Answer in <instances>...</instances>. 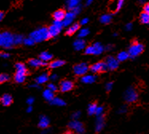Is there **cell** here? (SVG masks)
Returning <instances> with one entry per match:
<instances>
[{
	"label": "cell",
	"mask_w": 149,
	"mask_h": 134,
	"mask_svg": "<svg viewBox=\"0 0 149 134\" xmlns=\"http://www.w3.org/2000/svg\"><path fill=\"white\" fill-rule=\"evenodd\" d=\"M93 1V0H86V3H87V5H89V4H91Z\"/></svg>",
	"instance_id": "52"
},
{
	"label": "cell",
	"mask_w": 149,
	"mask_h": 134,
	"mask_svg": "<svg viewBox=\"0 0 149 134\" xmlns=\"http://www.w3.org/2000/svg\"><path fill=\"white\" fill-rule=\"evenodd\" d=\"M23 43H24L25 45H26V46H32L34 44V41H33L31 38H25L24 41H23Z\"/></svg>",
	"instance_id": "38"
},
{
	"label": "cell",
	"mask_w": 149,
	"mask_h": 134,
	"mask_svg": "<svg viewBox=\"0 0 149 134\" xmlns=\"http://www.w3.org/2000/svg\"><path fill=\"white\" fill-rule=\"evenodd\" d=\"M1 55H2V57H3V58H9L10 56L8 54H5V53H4V54H2Z\"/></svg>",
	"instance_id": "51"
},
{
	"label": "cell",
	"mask_w": 149,
	"mask_h": 134,
	"mask_svg": "<svg viewBox=\"0 0 149 134\" xmlns=\"http://www.w3.org/2000/svg\"><path fill=\"white\" fill-rule=\"evenodd\" d=\"M30 38H31L34 41V43H41L45 40L49 39L51 37L49 35L48 29L46 27H42L33 31L30 34Z\"/></svg>",
	"instance_id": "1"
},
{
	"label": "cell",
	"mask_w": 149,
	"mask_h": 134,
	"mask_svg": "<svg viewBox=\"0 0 149 134\" xmlns=\"http://www.w3.org/2000/svg\"><path fill=\"white\" fill-rule=\"evenodd\" d=\"M128 58H129V55H128V52L122 51L120 53H119L116 59L118 60V61H124L125 60H127Z\"/></svg>",
	"instance_id": "29"
},
{
	"label": "cell",
	"mask_w": 149,
	"mask_h": 134,
	"mask_svg": "<svg viewBox=\"0 0 149 134\" xmlns=\"http://www.w3.org/2000/svg\"><path fill=\"white\" fill-rule=\"evenodd\" d=\"M49 125V119L47 118L46 117L42 116L40 117L39 123H38V126L41 128H46Z\"/></svg>",
	"instance_id": "19"
},
{
	"label": "cell",
	"mask_w": 149,
	"mask_h": 134,
	"mask_svg": "<svg viewBox=\"0 0 149 134\" xmlns=\"http://www.w3.org/2000/svg\"><path fill=\"white\" fill-rule=\"evenodd\" d=\"M65 11L64 10L60 9L56 10L54 14H53V17L54 18V21L62 22L64 20L65 17Z\"/></svg>",
	"instance_id": "13"
},
{
	"label": "cell",
	"mask_w": 149,
	"mask_h": 134,
	"mask_svg": "<svg viewBox=\"0 0 149 134\" xmlns=\"http://www.w3.org/2000/svg\"><path fill=\"white\" fill-rule=\"evenodd\" d=\"M64 134H75V133H74L72 131H67V132H65Z\"/></svg>",
	"instance_id": "54"
},
{
	"label": "cell",
	"mask_w": 149,
	"mask_h": 134,
	"mask_svg": "<svg viewBox=\"0 0 149 134\" xmlns=\"http://www.w3.org/2000/svg\"><path fill=\"white\" fill-rule=\"evenodd\" d=\"M10 79V77L6 73H2L0 74V84L7 82Z\"/></svg>",
	"instance_id": "37"
},
{
	"label": "cell",
	"mask_w": 149,
	"mask_h": 134,
	"mask_svg": "<svg viewBox=\"0 0 149 134\" xmlns=\"http://www.w3.org/2000/svg\"><path fill=\"white\" fill-rule=\"evenodd\" d=\"M144 1H145V0H139V2H140V3H143Z\"/></svg>",
	"instance_id": "55"
},
{
	"label": "cell",
	"mask_w": 149,
	"mask_h": 134,
	"mask_svg": "<svg viewBox=\"0 0 149 134\" xmlns=\"http://www.w3.org/2000/svg\"><path fill=\"white\" fill-rule=\"evenodd\" d=\"M66 5L67 8L72 10L75 7L79 6V0H66Z\"/></svg>",
	"instance_id": "22"
},
{
	"label": "cell",
	"mask_w": 149,
	"mask_h": 134,
	"mask_svg": "<svg viewBox=\"0 0 149 134\" xmlns=\"http://www.w3.org/2000/svg\"><path fill=\"white\" fill-rule=\"evenodd\" d=\"M88 65L85 62H81L79 64H77L73 67V72L77 76H84L88 72Z\"/></svg>",
	"instance_id": "5"
},
{
	"label": "cell",
	"mask_w": 149,
	"mask_h": 134,
	"mask_svg": "<svg viewBox=\"0 0 149 134\" xmlns=\"http://www.w3.org/2000/svg\"><path fill=\"white\" fill-rule=\"evenodd\" d=\"M62 27H63L62 22L54 21V24L51 25V26H50V27H49V29H48L50 37L57 36L58 34L61 32Z\"/></svg>",
	"instance_id": "6"
},
{
	"label": "cell",
	"mask_w": 149,
	"mask_h": 134,
	"mask_svg": "<svg viewBox=\"0 0 149 134\" xmlns=\"http://www.w3.org/2000/svg\"><path fill=\"white\" fill-rule=\"evenodd\" d=\"M104 117L103 115L98 116L97 121V124H96V131L100 132L102 128H103L104 125Z\"/></svg>",
	"instance_id": "18"
},
{
	"label": "cell",
	"mask_w": 149,
	"mask_h": 134,
	"mask_svg": "<svg viewBox=\"0 0 149 134\" xmlns=\"http://www.w3.org/2000/svg\"><path fill=\"white\" fill-rule=\"evenodd\" d=\"M143 12L147 13L149 15V3H147L143 6Z\"/></svg>",
	"instance_id": "41"
},
{
	"label": "cell",
	"mask_w": 149,
	"mask_h": 134,
	"mask_svg": "<svg viewBox=\"0 0 149 134\" xmlns=\"http://www.w3.org/2000/svg\"><path fill=\"white\" fill-rule=\"evenodd\" d=\"M143 50H144V46L143 44H141L137 41H135L132 43V45L128 49V55L131 58H136L137 56H139L143 51Z\"/></svg>",
	"instance_id": "2"
},
{
	"label": "cell",
	"mask_w": 149,
	"mask_h": 134,
	"mask_svg": "<svg viewBox=\"0 0 149 134\" xmlns=\"http://www.w3.org/2000/svg\"><path fill=\"white\" fill-rule=\"evenodd\" d=\"M140 21L143 24H149V15L145 12H142L140 15Z\"/></svg>",
	"instance_id": "28"
},
{
	"label": "cell",
	"mask_w": 149,
	"mask_h": 134,
	"mask_svg": "<svg viewBox=\"0 0 149 134\" xmlns=\"http://www.w3.org/2000/svg\"><path fill=\"white\" fill-rule=\"evenodd\" d=\"M97 79V77L94 75H84L81 77V82L86 84H91L93 83Z\"/></svg>",
	"instance_id": "20"
},
{
	"label": "cell",
	"mask_w": 149,
	"mask_h": 134,
	"mask_svg": "<svg viewBox=\"0 0 149 134\" xmlns=\"http://www.w3.org/2000/svg\"><path fill=\"white\" fill-rule=\"evenodd\" d=\"M85 54H95V50L93 46H88L85 50Z\"/></svg>",
	"instance_id": "36"
},
{
	"label": "cell",
	"mask_w": 149,
	"mask_h": 134,
	"mask_svg": "<svg viewBox=\"0 0 149 134\" xmlns=\"http://www.w3.org/2000/svg\"><path fill=\"white\" fill-rule=\"evenodd\" d=\"M97 105L96 103H92L88 105V113L89 115H93L96 113V111H97Z\"/></svg>",
	"instance_id": "33"
},
{
	"label": "cell",
	"mask_w": 149,
	"mask_h": 134,
	"mask_svg": "<svg viewBox=\"0 0 149 134\" xmlns=\"http://www.w3.org/2000/svg\"><path fill=\"white\" fill-rule=\"evenodd\" d=\"M105 64H106L107 69L110 70H116L119 66V61L118 60L115 58L114 57H108L105 60Z\"/></svg>",
	"instance_id": "8"
},
{
	"label": "cell",
	"mask_w": 149,
	"mask_h": 134,
	"mask_svg": "<svg viewBox=\"0 0 149 134\" xmlns=\"http://www.w3.org/2000/svg\"><path fill=\"white\" fill-rule=\"evenodd\" d=\"M50 103L52 105H58V106H63L65 105V102L64 100L61 99V98H54L53 100L50 101Z\"/></svg>",
	"instance_id": "30"
},
{
	"label": "cell",
	"mask_w": 149,
	"mask_h": 134,
	"mask_svg": "<svg viewBox=\"0 0 149 134\" xmlns=\"http://www.w3.org/2000/svg\"><path fill=\"white\" fill-rule=\"evenodd\" d=\"M104 112V108L103 107H97V111H96V115H97V116H100V115H102V113Z\"/></svg>",
	"instance_id": "40"
},
{
	"label": "cell",
	"mask_w": 149,
	"mask_h": 134,
	"mask_svg": "<svg viewBox=\"0 0 149 134\" xmlns=\"http://www.w3.org/2000/svg\"><path fill=\"white\" fill-rule=\"evenodd\" d=\"M3 37V45L2 46L4 48H11L14 44V36L9 32L2 33Z\"/></svg>",
	"instance_id": "4"
},
{
	"label": "cell",
	"mask_w": 149,
	"mask_h": 134,
	"mask_svg": "<svg viewBox=\"0 0 149 134\" xmlns=\"http://www.w3.org/2000/svg\"><path fill=\"white\" fill-rule=\"evenodd\" d=\"M24 38L22 35H15L14 36V44L15 45H18V44H21L23 43Z\"/></svg>",
	"instance_id": "34"
},
{
	"label": "cell",
	"mask_w": 149,
	"mask_h": 134,
	"mask_svg": "<svg viewBox=\"0 0 149 134\" xmlns=\"http://www.w3.org/2000/svg\"><path fill=\"white\" fill-rule=\"evenodd\" d=\"M49 77L48 76L47 73H42V75H40L36 78V82L38 84H43V83H46L48 80H49Z\"/></svg>",
	"instance_id": "25"
},
{
	"label": "cell",
	"mask_w": 149,
	"mask_h": 134,
	"mask_svg": "<svg viewBox=\"0 0 149 134\" xmlns=\"http://www.w3.org/2000/svg\"><path fill=\"white\" fill-rule=\"evenodd\" d=\"M16 68V72H19V73H27V70H26V67L23 63H21V62H18L15 65Z\"/></svg>",
	"instance_id": "27"
},
{
	"label": "cell",
	"mask_w": 149,
	"mask_h": 134,
	"mask_svg": "<svg viewBox=\"0 0 149 134\" xmlns=\"http://www.w3.org/2000/svg\"><path fill=\"white\" fill-rule=\"evenodd\" d=\"M80 10H81V6H77V7H75L74 9L72 10V12L74 13L75 15H77V14L80 12Z\"/></svg>",
	"instance_id": "43"
},
{
	"label": "cell",
	"mask_w": 149,
	"mask_h": 134,
	"mask_svg": "<svg viewBox=\"0 0 149 134\" xmlns=\"http://www.w3.org/2000/svg\"><path fill=\"white\" fill-rule=\"evenodd\" d=\"M79 27L80 25L78 23H74V24L71 25L65 31V34H67V35H73V34H75L77 31L79 30Z\"/></svg>",
	"instance_id": "16"
},
{
	"label": "cell",
	"mask_w": 149,
	"mask_h": 134,
	"mask_svg": "<svg viewBox=\"0 0 149 134\" xmlns=\"http://www.w3.org/2000/svg\"><path fill=\"white\" fill-rule=\"evenodd\" d=\"M43 97H44V98L46 100L51 101L54 98V92L47 89H46L45 91L43 92Z\"/></svg>",
	"instance_id": "24"
},
{
	"label": "cell",
	"mask_w": 149,
	"mask_h": 134,
	"mask_svg": "<svg viewBox=\"0 0 149 134\" xmlns=\"http://www.w3.org/2000/svg\"><path fill=\"white\" fill-rule=\"evenodd\" d=\"M94 47L95 50V55H98L102 53L104 50V47L101 46V44L100 43H96L94 45H93Z\"/></svg>",
	"instance_id": "32"
},
{
	"label": "cell",
	"mask_w": 149,
	"mask_h": 134,
	"mask_svg": "<svg viewBox=\"0 0 149 134\" xmlns=\"http://www.w3.org/2000/svg\"><path fill=\"white\" fill-rule=\"evenodd\" d=\"M33 101H34V98H32V97H31V98H29L27 99V104L30 105H31L33 103Z\"/></svg>",
	"instance_id": "44"
},
{
	"label": "cell",
	"mask_w": 149,
	"mask_h": 134,
	"mask_svg": "<svg viewBox=\"0 0 149 134\" xmlns=\"http://www.w3.org/2000/svg\"><path fill=\"white\" fill-rule=\"evenodd\" d=\"M49 79L51 80V81H56V80L58 79V75L57 74H52L51 76L49 77Z\"/></svg>",
	"instance_id": "45"
},
{
	"label": "cell",
	"mask_w": 149,
	"mask_h": 134,
	"mask_svg": "<svg viewBox=\"0 0 149 134\" xmlns=\"http://www.w3.org/2000/svg\"><path fill=\"white\" fill-rule=\"evenodd\" d=\"M88 34H89V31H88V29L87 28H84L82 30H81L78 34V37H79L80 38H85V36H87Z\"/></svg>",
	"instance_id": "35"
},
{
	"label": "cell",
	"mask_w": 149,
	"mask_h": 134,
	"mask_svg": "<svg viewBox=\"0 0 149 134\" xmlns=\"http://www.w3.org/2000/svg\"><path fill=\"white\" fill-rule=\"evenodd\" d=\"M4 18V13L3 11H0V22L2 21Z\"/></svg>",
	"instance_id": "49"
},
{
	"label": "cell",
	"mask_w": 149,
	"mask_h": 134,
	"mask_svg": "<svg viewBox=\"0 0 149 134\" xmlns=\"http://www.w3.org/2000/svg\"><path fill=\"white\" fill-rule=\"evenodd\" d=\"M73 46L76 50H81L85 49V42L81 38L76 40L74 43H73Z\"/></svg>",
	"instance_id": "17"
},
{
	"label": "cell",
	"mask_w": 149,
	"mask_h": 134,
	"mask_svg": "<svg viewBox=\"0 0 149 134\" xmlns=\"http://www.w3.org/2000/svg\"><path fill=\"white\" fill-rule=\"evenodd\" d=\"M26 73L16 72L15 75V81L17 83L24 82L25 79H26Z\"/></svg>",
	"instance_id": "23"
},
{
	"label": "cell",
	"mask_w": 149,
	"mask_h": 134,
	"mask_svg": "<svg viewBox=\"0 0 149 134\" xmlns=\"http://www.w3.org/2000/svg\"><path fill=\"white\" fill-rule=\"evenodd\" d=\"M124 3H125V0H113V2L111 3L112 5L110 6L111 11L113 13L118 12L119 10L121 9Z\"/></svg>",
	"instance_id": "11"
},
{
	"label": "cell",
	"mask_w": 149,
	"mask_h": 134,
	"mask_svg": "<svg viewBox=\"0 0 149 134\" xmlns=\"http://www.w3.org/2000/svg\"><path fill=\"white\" fill-rule=\"evenodd\" d=\"M88 70H90L91 72H93V73H97L104 72V71H106L108 69H107L105 62L99 61V62H97V63H94V64L92 65L91 66L88 68Z\"/></svg>",
	"instance_id": "7"
},
{
	"label": "cell",
	"mask_w": 149,
	"mask_h": 134,
	"mask_svg": "<svg viewBox=\"0 0 149 134\" xmlns=\"http://www.w3.org/2000/svg\"><path fill=\"white\" fill-rule=\"evenodd\" d=\"M70 127L72 129H74L78 134H82L85 131V128L83 126L82 123L77 121H73L70 122Z\"/></svg>",
	"instance_id": "9"
},
{
	"label": "cell",
	"mask_w": 149,
	"mask_h": 134,
	"mask_svg": "<svg viewBox=\"0 0 149 134\" xmlns=\"http://www.w3.org/2000/svg\"><path fill=\"white\" fill-rule=\"evenodd\" d=\"M76 15L74 14L72 11H70L65 14V17L64 20L62 21V25L63 27H67V26H70L72 22H73V20L75 18Z\"/></svg>",
	"instance_id": "12"
},
{
	"label": "cell",
	"mask_w": 149,
	"mask_h": 134,
	"mask_svg": "<svg viewBox=\"0 0 149 134\" xmlns=\"http://www.w3.org/2000/svg\"><path fill=\"white\" fill-rule=\"evenodd\" d=\"M88 22V18H83L82 20L81 21V25H85V24H87Z\"/></svg>",
	"instance_id": "46"
},
{
	"label": "cell",
	"mask_w": 149,
	"mask_h": 134,
	"mask_svg": "<svg viewBox=\"0 0 149 134\" xmlns=\"http://www.w3.org/2000/svg\"><path fill=\"white\" fill-rule=\"evenodd\" d=\"M74 84L73 82L69 81V80H63L60 83V89L61 92H68L73 89Z\"/></svg>",
	"instance_id": "10"
},
{
	"label": "cell",
	"mask_w": 149,
	"mask_h": 134,
	"mask_svg": "<svg viewBox=\"0 0 149 134\" xmlns=\"http://www.w3.org/2000/svg\"><path fill=\"white\" fill-rule=\"evenodd\" d=\"M39 58L40 60H42V61H44V62H46V61L51 60L52 58H53V56H52L51 54H49V52L44 51L42 52V53H41V54L39 55Z\"/></svg>",
	"instance_id": "21"
},
{
	"label": "cell",
	"mask_w": 149,
	"mask_h": 134,
	"mask_svg": "<svg viewBox=\"0 0 149 134\" xmlns=\"http://www.w3.org/2000/svg\"><path fill=\"white\" fill-rule=\"evenodd\" d=\"M119 112H120V113H125V112H126V108H125V107H122L121 109L120 110V111H119Z\"/></svg>",
	"instance_id": "50"
},
{
	"label": "cell",
	"mask_w": 149,
	"mask_h": 134,
	"mask_svg": "<svg viewBox=\"0 0 149 134\" xmlns=\"http://www.w3.org/2000/svg\"><path fill=\"white\" fill-rule=\"evenodd\" d=\"M31 111H32V107L31 106H29L27 109V112L28 113H31Z\"/></svg>",
	"instance_id": "53"
},
{
	"label": "cell",
	"mask_w": 149,
	"mask_h": 134,
	"mask_svg": "<svg viewBox=\"0 0 149 134\" xmlns=\"http://www.w3.org/2000/svg\"><path fill=\"white\" fill-rule=\"evenodd\" d=\"M79 116H80V112H77V113H75L74 114H73V118L77 119V117H79Z\"/></svg>",
	"instance_id": "48"
},
{
	"label": "cell",
	"mask_w": 149,
	"mask_h": 134,
	"mask_svg": "<svg viewBox=\"0 0 149 134\" xmlns=\"http://www.w3.org/2000/svg\"><path fill=\"white\" fill-rule=\"evenodd\" d=\"M0 101L4 106H9L12 104L13 98L10 94H4L0 99Z\"/></svg>",
	"instance_id": "15"
},
{
	"label": "cell",
	"mask_w": 149,
	"mask_h": 134,
	"mask_svg": "<svg viewBox=\"0 0 149 134\" xmlns=\"http://www.w3.org/2000/svg\"><path fill=\"white\" fill-rule=\"evenodd\" d=\"M29 64L30 66L32 67H40V66H46V62H44L42 60L40 59H37V58H31L29 61Z\"/></svg>",
	"instance_id": "14"
},
{
	"label": "cell",
	"mask_w": 149,
	"mask_h": 134,
	"mask_svg": "<svg viewBox=\"0 0 149 134\" xmlns=\"http://www.w3.org/2000/svg\"><path fill=\"white\" fill-rule=\"evenodd\" d=\"M65 65V61L62 60H55V61H51L49 63V67L51 69H56V68H59V67Z\"/></svg>",
	"instance_id": "26"
},
{
	"label": "cell",
	"mask_w": 149,
	"mask_h": 134,
	"mask_svg": "<svg viewBox=\"0 0 149 134\" xmlns=\"http://www.w3.org/2000/svg\"><path fill=\"white\" fill-rule=\"evenodd\" d=\"M125 28H126L127 31H131L132 28V23H128V24L126 25Z\"/></svg>",
	"instance_id": "47"
},
{
	"label": "cell",
	"mask_w": 149,
	"mask_h": 134,
	"mask_svg": "<svg viewBox=\"0 0 149 134\" xmlns=\"http://www.w3.org/2000/svg\"><path fill=\"white\" fill-rule=\"evenodd\" d=\"M138 99V93L134 87H129L125 93V100L128 103H134Z\"/></svg>",
	"instance_id": "3"
},
{
	"label": "cell",
	"mask_w": 149,
	"mask_h": 134,
	"mask_svg": "<svg viewBox=\"0 0 149 134\" xmlns=\"http://www.w3.org/2000/svg\"><path fill=\"white\" fill-rule=\"evenodd\" d=\"M48 89H49V90H51L53 92H55L58 90V88H57V86L54 83H49V85H48Z\"/></svg>",
	"instance_id": "39"
},
{
	"label": "cell",
	"mask_w": 149,
	"mask_h": 134,
	"mask_svg": "<svg viewBox=\"0 0 149 134\" xmlns=\"http://www.w3.org/2000/svg\"><path fill=\"white\" fill-rule=\"evenodd\" d=\"M113 82L107 83L106 85H105L107 91H111V89H112V88H113Z\"/></svg>",
	"instance_id": "42"
},
{
	"label": "cell",
	"mask_w": 149,
	"mask_h": 134,
	"mask_svg": "<svg viewBox=\"0 0 149 134\" xmlns=\"http://www.w3.org/2000/svg\"><path fill=\"white\" fill-rule=\"evenodd\" d=\"M112 20V16L110 15H103L100 18V21L103 24H109Z\"/></svg>",
	"instance_id": "31"
}]
</instances>
